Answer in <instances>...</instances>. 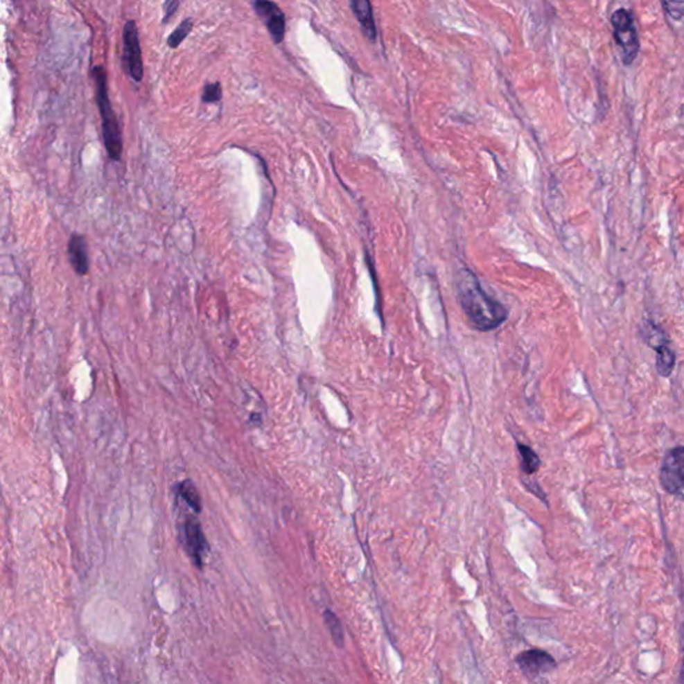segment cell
<instances>
[{"label": "cell", "instance_id": "obj_1", "mask_svg": "<svg viewBox=\"0 0 684 684\" xmlns=\"http://www.w3.org/2000/svg\"><path fill=\"white\" fill-rule=\"evenodd\" d=\"M457 298L468 321L480 332H489L505 322L508 312L498 299L489 296L477 277L462 269L456 278Z\"/></svg>", "mask_w": 684, "mask_h": 684}, {"label": "cell", "instance_id": "obj_2", "mask_svg": "<svg viewBox=\"0 0 684 684\" xmlns=\"http://www.w3.org/2000/svg\"><path fill=\"white\" fill-rule=\"evenodd\" d=\"M95 79V94L96 103L102 116V132L105 148L112 161H119L122 157V134L119 129L116 114L112 109V102L107 90V75L103 67H95L93 70Z\"/></svg>", "mask_w": 684, "mask_h": 684}, {"label": "cell", "instance_id": "obj_3", "mask_svg": "<svg viewBox=\"0 0 684 684\" xmlns=\"http://www.w3.org/2000/svg\"><path fill=\"white\" fill-rule=\"evenodd\" d=\"M611 23L613 27L615 40L623 51V62L624 64H631L640 49L633 17L629 10L620 8L612 14Z\"/></svg>", "mask_w": 684, "mask_h": 684}, {"label": "cell", "instance_id": "obj_4", "mask_svg": "<svg viewBox=\"0 0 684 684\" xmlns=\"http://www.w3.org/2000/svg\"><path fill=\"white\" fill-rule=\"evenodd\" d=\"M660 484L669 495L684 491V446L669 449L660 468Z\"/></svg>", "mask_w": 684, "mask_h": 684}, {"label": "cell", "instance_id": "obj_5", "mask_svg": "<svg viewBox=\"0 0 684 684\" xmlns=\"http://www.w3.org/2000/svg\"><path fill=\"white\" fill-rule=\"evenodd\" d=\"M123 62L128 74L135 82H141L143 78V60L139 33L134 20H128L123 28Z\"/></svg>", "mask_w": 684, "mask_h": 684}, {"label": "cell", "instance_id": "obj_6", "mask_svg": "<svg viewBox=\"0 0 684 684\" xmlns=\"http://www.w3.org/2000/svg\"><path fill=\"white\" fill-rule=\"evenodd\" d=\"M181 541L185 548L186 554L195 564V567L202 568L204 557L209 551V545L201 523L197 518H187L184 521L181 529Z\"/></svg>", "mask_w": 684, "mask_h": 684}, {"label": "cell", "instance_id": "obj_7", "mask_svg": "<svg viewBox=\"0 0 684 684\" xmlns=\"http://www.w3.org/2000/svg\"><path fill=\"white\" fill-rule=\"evenodd\" d=\"M520 671L528 678H537L556 668V660L551 654L543 649H527L516 658Z\"/></svg>", "mask_w": 684, "mask_h": 684}, {"label": "cell", "instance_id": "obj_8", "mask_svg": "<svg viewBox=\"0 0 684 684\" xmlns=\"http://www.w3.org/2000/svg\"><path fill=\"white\" fill-rule=\"evenodd\" d=\"M254 8L261 18L265 20V24L276 43H281L285 37V15L279 10L276 3L273 1H256Z\"/></svg>", "mask_w": 684, "mask_h": 684}, {"label": "cell", "instance_id": "obj_9", "mask_svg": "<svg viewBox=\"0 0 684 684\" xmlns=\"http://www.w3.org/2000/svg\"><path fill=\"white\" fill-rule=\"evenodd\" d=\"M69 256L75 272L79 276H85L89 272V253L85 237L73 234L69 242Z\"/></svg>", "mask_w": 684, "mask_h": 684}, {"label": "cell", "instance_id": "obj_10", "mask_svg": "<svg viewBox=\"0 0 684 684\" xmlns=\"http://www.w3.org/2000/svg\"><path fill=\"white\" fill-rule=\"evenodd\" d=\"M351 11L360 21L364 33L370 39L376 37V23L371 11V4L367 0H356L351 3Z\"/></svg>", "mask_w": 684, "mask_h": 684}, {"label": "cell", "instance_id": "obj_11", "mask_svg": "<svg viewBox=\"0 0 684 684\" xmlns=\"http://www.w3.org/2000/svg\"><path fill=\"white\" fill-rule=\"evenodd\" d=\"M656 351V369L663 377H669L675 368V353L667 345H660L655 348Z\"/></svg>", "mask_w": 684, "mask_h": 684}, {"label": "cell", "instance_id": "obj_12", "mask_svg": "<svg viewBox=\"0 0 684 684\" xmlns=\"http://www.w3.org/2000/svg\"><path fill=\"white\" fill-rule=\"evenodd\" d=\"M518 450L520 453V460H521V469L525 475H534L540 468V457L537 456L536 452L527 445L518 443Z\"/></svg>", "mask_w": 684, "mask_h": 684}, {"label": "cell", "instance_id": "obj_13", "mask_svg": "<svg viewBox=\"0 0 684 684\" xmlns=\"http://www.w3.org/2000/svg\"><path fill=\"white\" fill-rule=\"evenodd\" d=\"M178 491H179V495L181 498L185 500L186 504L195 512V514H200L202 511V502H201V498H200V493L194 485V482L191 481L186 480L182 481L178 486Z\"/></svg>", "mask_w": 684, "mask_h": 684}, {"label": "cell", "instance_id": "obj_14", "mask_svg": "<svg viewBox=\"0 0 684 684\" xmlns=\"http://www.w3.org/2000/svg\"><path fill=\"white\" fill-rule=\"evenodd\" d=\"M324 622H325V626L328 627L331 635H332L334 644L337 647H344V642H345L344 629H342L340 619L335 616V613H333L331 610L324 611Z\"/></svg>", "mask_w": 684, "mask_h": 684}, {"label": "cell", "instance_id": "obj_15", "mask_svg": "<svg viewBox=\"0 0 684 684\" xmlns=\"http://www.w3.org/2000/svg\"><path fill=\"white\" fill-rule=\"evenodd\" d=\"M193 24H194V23H193V19L188 18L184 20V21H182V23H181V24H179L175 30H174V33H173V34L168 37V39H167V44H168V47H171V49H177V47H178V46H179L184 40H185L187 35L190 34V31H191V28H193Z\"/></svg>", "mask_w": 684, "mask_h": 684}, {"label": "cell", "instance_id": "obj_16", "mask_svg": "<svg viewBox=\"0 0 684 684\" xmlns=\"http://www.w3.org/2000/svg\"><path fill=\"white\" fill-rule=\"evenodd\" d=\"M644 329H647L648 332L644 333V338L647 340L649 347H652V349L660 347V345H667V338L665 335V332L658 328L656 325L654 324H648L647 326H644Z\"/></svg>", "mask_w": 684, "mask_h": 684}, {"label": "cell", "instance_id": "obj_17", "mask_svg": "<svg viewBox=\"0 0 684 684\" xmlns=\"http://www.w3.org/2000/svg\"><path fill=\"white\" fill-rule=\"evenodd\" d=\"M222 99V87L220 83H209L206 85L202 93V100L204 103H213Z\"/></svg>", "mask_w": 684, "mask_h": 684}, {"label": "cell", "instance_id": "obj_18", "mask_svg": "<svg viewBox=\"0 0 684 684\" xmlns=\"http://www.w3.org/2000/svg\"><path fill=\"white\" fill-rule=\"evenodd\" d=\"M662 6L671 18L684 21V1H663Z\"/></svg>", "mask_w": 684, "mask_h": 684}, {"label": "cell", "instance_id": "obj_19", "mask_svg": "<svg viewBox=\"0 0 684 684\" xmlns=\"http://www.w3.org/2000/svg\"><path fill=\"white\" fill-rule=\"evenodd\" d=\"M178 6H179V1H177V0H174V1H173V0H170V1H165V3H164V12H165V15H164V21H165V23H166L167 20L170 19V17L174 14V11L178 8Z\"/></svg>", "mask_w": 684, "mask_h": 684}, {"label": "cell", "instance_id": "obj_20", "mask_svg": "<svg viewBox=\"0 0 684 684\" xmlns=\"http://www.w3.org/2000/svg\"><path fill=\"white\" fill-rule=\"evenodd\" d=\"M683 662H682V671H681V682L684 684V627H683Z\"/></svg>", "mask_w": 684, "mask_h": 684}]
</instances>
